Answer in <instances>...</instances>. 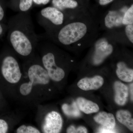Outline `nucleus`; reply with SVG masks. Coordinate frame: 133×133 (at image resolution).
I'll list each match as a JSON object with an SVG mask.
<instances>
[{
	"mask_svg": "<svg viewBox=\"0 0 133 133\" xmlns=\"http://www.w3.org/2000/svg\"><path fill=\"white\" fill-rule=\"evenodd\" d=\"M100 27L97 17L92 12L66 22L56 31L45 34L48 40L66 48L93 44L99 36Z\"/></svg>",
	"mask_w": 133,
	"mask_h": 133,
	"instance_id": "obj_1",
	"label": "nucleus"
},
{
	"mask_svg": "<svg viewBox=\"0 0 133 133\" xmlns=\"http://www.w3.org/2000/svg\"><path fill=\"white\" fill-rule=\"evenodd\" d=\"M8 41L13 50L19 56H30L39 40L35 31L29 12H19L9 19L8 26Z\"/></svg>",
	"mask_w": 133,
	"mask_h": 133,
	"instance_id": "obj_2",
	"label": "nucleus"
},
{
	"mask_svg": "<svg viewBox=\"0 0 133 133\" xmlns=\"http://www.w3.org/2000/svg\"><path fill=\"white\" fill-rule=\"evenodd\" d=\"M38 23L45 29V34L52 33L66 22L63 12L53 6L44 8L37 15Z\"/></svg>",
	"mask_w": 133,
	"mask_h": 133,
	"instance_id": "obj_3",
	"label": "nucleus"
},
{
	"mask_svg": "<svg viewBox=\"0 0 133 133\" xmlns=\"http://www.w3.org/2000/svg\"><path fill=\"white\" fill-rule=\"evenodd\" d=\"M28 75L29 82L23 83L20 87V92L23 96H27L31 93L33 85H46L49 82V77L43 65L36 63L30 65Z\"/></svg>",
	"mask_w": 133,
	"mask_h": 133,
	"instance_id": "obj_4",
	"label": "nucleus"
},
{
	"mask_svg": "<svg viewBox=\"0 0 133 133\" xmlns=\"http://www.w3.org/2000/svg\"><path fill=\"white\" fill-rule=\"evenodd\" d=\"M116 42L107 34L101 37H98L93 43L94 49L92 58L93 64L98 65L101 64L111 55L114 51L115 44Z\"/></svg>",
	"mask_w": 133,
	"mask_h": 133,
	"instance_id": "obj_5",
	"label": "nucleus"
},
{
	"mask_svg": "<svg viewBox=\"0 0 133 133\" xmlns=\"http://www.w3.org/2000/svg\"><path fill=\"white\" fill-rule=\"evenodd\" d=\"M39 42L41 48L44 50L42 57V64L47 71L50 78L55 81H61L64 78L65 73L63 69L56 64L55 53L50 50L47 41H39Z\"/></svg>",
	"mask_w": 133,
	"mask_h": 133,
	"instance_id": "obj_6",
	"label": "nucleus"
},
{
	"mask_svg": "<svg viewBox=\"0 0 133 133\" xmlns=\"http://www.w3.org/2000/svg\"><path fill=\"white\" fill-rule=\"evenodd\" d=\"M2 74L5 79L11 84H16L20 81L22 74L18 61L13 55H7L1 64Z\"/></svg>",
	"mask_w": 133,
	"mask_h": 133,
	"instance_id": "obj_7",
	"label": "nucleus"
},
{
	"mask_svg": "<svg viewBox=\"0 0 133 133\" xmlns=\"http://www.w3.org/2000/svg\"><path fill=\"white\" fill-rule=\"evenodd\" d=\"M52 6L63 13L66 22L88 12L85 9H80L76 0H52Z\"/></svg>",
	"mask_w": 133,
	"mask_h": 133,
	"instance_id": "obj_8",
	"label": "nucleus"
},
{
	"mask_svg": "<svg viewBox=\"0 0 133 133\" xmlns=\"http://www.w3.org/2000/svg\"><path fill=\"white\" fill-rule=\"evenodd\" d=\"M63 119L57 112L51 111L46 115L43 127L45 133H59L63 127Z\"/></svg>",
	"mask_w": 133,
	"mask_h": 133,
	"instance_id": "obj_9",
	"label": "nucleus"
},
{
	"mask_svg": "<svg viewBox=\"0 0 133 133\" xmlns=\"http://www.w3.org/2000/svg\"><path fill=\"white\" fill-rule=\"evenodd\" d=\"M104 79L101 76H96L92 78H84L77 83L79 88L83 90L89 91L98 89L103 85Z\"/></svg>",
	"mask_w": 133,
	"mask_h": 133,
	"instance_id": "obj_10",
	"label": "nucleus"
},
{
	"mask_svg": "<svg viewBox=\"0 0 133 133\" xmlns=\"http://www.w3.org/2000/svg\"><path fill=\"white\" fill-rule=\"evenodd\" d=\"M94 121L102 126V128L113 131L116 123L113 115L105 112H100L94 118Z\"/></svg>",
	"mask_w": 133,
	"mask_h": 133,
	"instance_id": "obj_11",
	"label": "nucleus"
},
{
	"mask_svg": "<svg viewBox=\"0 0 133 133\" xmlns=\"http://www.w3.org/2000/svg\"><path fill=\"white\" fill-rule=\"evenodd\" d=\"M114 88L115 92L114 100L117 104L120 106L125 105L128 95L127 87L119 81L115 82Z\"/></svg>",
	"mask_w": 133,
	"mask_h": 133,
	"instance_id": "obj_12",
	"label": "nucleus"
},
{
	"mask_svg": "<svg viewBox=\"0 0 133 133\" xmlns=\"http://www.w3.org/2000/svg\"><path fill=\"white\" fill-rule=\"evenodd\" d=\"M116 74L122 81L126 82H131L133 81V69L128 68L124 62L121 61L117 63Z\"/></svg>",
	"mask_w": 133,
	"mask_h": 133,
	"instance_id": "obj_13",
	"label": "nucleus"
},
{
	"mask_svg": "<svg viewBox=\"0 0 133 133\" xmlns=\"http://www.w3.org/2000/svg\"><path fill=\"white\" fill-rule=\"evenodd\" d=\"M77 101L79 109L86 114L96 113L99 111V107L97 104L84 98L79 97Z\"/></svg>",
	"mask_w": 133,
	"mask_h": 133,
	"instance_id": "obj_14",
	"label": "nucleus"
},
{
	"mask_svg": "<svg viewBox=\"0 0 133 133\" xmlns=\"http://www.w3.org/2000/svg\"><path fill=\"white\" fill-rule=\"evenodd\" d=\"M116 118L120 123L133 132V120L130 112L127 110H119L116 112Z\"/></svg>",
	"mask_w": 133,
	"mask_h": 133,
	"instance_id": "obj_15",
	"label": "nucleus"
},
{
	"mask_svg": "<svg viewBox=\"0 0 133 133\" xmlns=\"http://www.w3.org/2000/svg\"><path fill=\"white\" fill-rule=\"evenodd\" d=\"M62 108L65 114L69 116L76 117L81 115L79 109L75 102L70 105L66 104L63 105Z\"/></svg>",
	"mask_w": 133,
	"mask_h": 133,
	"instance_id": "obj_16",
	"label": "nucleus"
},
{
	"mask_svg": "<svg viewBox=\"0 0 133 133\" xmlns=\"http://www.w3.org/2000/svg\"><path fill=\"white\" fill-rule=\"evenodd\" d=\"M124 38L125 43H133V24L126 25L124 28Z\"/></svg>",
	"mask_w": 133,
	"mask_h": 133,
	"instance_id": "obj_17",
	"label": "nucleus"
},
{
	"mask_svg": "<svg viewBox=\"0 0 133 133\" xmlns=\"http://www.w3.org/2000/svg\"><path fill=\"white\" fill-rule=\"evenodd\" d=\"M33 4V0H20L16 11L19 12H28Z\"/></svg>",
	"mask_w": 133,
	"mask_h": 133,
	"instance_id": "obj_18",
	"label": "nucleus"
},
{
	"mask_svg": "<svg viewBox=\"0 0 133 133\" xmlns=\"http://www.w3.org/2000/svg\"><path fill=\"white\" fill-rule=\"evenodd\" d=\"M122 23L124 26L133 24V5L129 7L124 14L122 20Z\"/></svg>",
	"mask_w": 133,
	"mask_h": 133,
	"instance_id": "obj_19",
	"label": "nucleus"
},
{
	"mask_svg": "<svg viewBox=\"0 0 133 133\" xmlns=\"http://www.w3.org/2000/svg\"><path fill=\"white\" fill-rule=\"evenodd\" d=\"M17 133H40L41 132L37 128L31 126L22 125L17 129Z\"/></svg>",
	"mask_w": 133,
	"mask_h": 133,
	"instance_id": "obj_20",
	"label": "nucleus"
},
{
	"mask_svg": "<svg viewBox=\"0 0 133 133\" xmlns=\"http://www.w3.org/2000/svg\"><path fill=\"white\" fill-rule=\"evenodd\" d=\"M9 126L5 120L0 119V133H6L8 131Z\"/></svg>",
	"mask_w": 133,
	"mask_h": 133,
	"instance_id": "obj_21",
	"label": "nucleus"
},
{
	"mask_svg": "<svg viewBox=\"0 0 133 133\" xmlns=\"http://www.w3.org/2000/svg\"><path fill=\"white\" fill-rule=\"evenodd\" d=\"M88 132L87 128L83 126H80L77 128H75L74 133H87Z\"/></svg>",
	"mask_w": 133,
	"mask_h": 133,
	"instance_id": "obj_22",
	"label": "nucleus"
},
{
	"mask_svg": "<svg viewBox=\"0 0 133 133\" xmlns=\"http://www.w3.org/2000/svg\"><path fill=\"white\" fill-rule=\"evenodd\" d=\"M33 2L37 5H46L48 4L50 0H33Z\"/></svg>",
	"mask_w": 133,
	"mask_h": 133,
	"instance_id": "obj_23",
	"label": "nucleus"
},
{
	"mask_svg": "<svg viewBox=\"0 0 133 133\" xmlns=\"http://www.w3.org/2000/svg\"><path fill=\"white\" fill-rule=\"evenodd\" d=\"M114 0H99V4L101 6H105L112 2Z\"/></svg>",
	"mask_w": 133,
	"mask_h": 133,
	"instance_id": "obj_24",
	"label": "nucleus"
},
{
	"mask_svg": "<svg viewBox=\"0 0 133 133\" xmlns=\"http://www.w3.org/2000/svg\"><path fill=\"white\" fill-rule=\"evenodd\" d=\"M7 30L8 26H5L0 22V36H2Z\"/></svg>",
	"mask_w": 133,
	"mask_h": 133,
	"instance_id": "obj_25",
	"label": "nucleus"
},
{
	"mask_svg": "<svg viewBox=\"0 0 133 133\" xmlns=\"http://www.w3.org/2000/svg\"><path fill=\"white\" fill-rule=\"evenodd\" d=\"M5 16V12L3 8L0 4V22L3 20Z\"/></svg>",
	"mask_w": 133,
	"mask_h": 133,
	"instance_id": "obj_26",
	"label": "nucleus"
},
{
	"mask_svg": "<svg viewBox=\"0 0 133 133\" xmlns=\"http://www.w3.org/2000/svg\"><path fill=\"white\" fill-rule=\"evenodd\" d=\"M100 133H114L115 132L114 131H111V130H108V129H106L102 127L99 129Z\"/></svg>",
	"mask_w": 133,
	"mask_h": 133,
	"instance_id": "obj_27",
	"label": "nucleus"
},
{
	"mask_svg": "<svg viewBox=\"0 0 133 133\" xmlns=\"http://www.w3.org/2000/svg\"><path fill=\"white\" fill-rule=\"evenodd\" d=\"M133 83H132V84H131V85H130V92H131V99L132 101H133Z\"/></svg>",
	"mask_w": 133,
	"mask_h": 133,
	"instance_id": "obj_28",
	"label": "nucleus"
}]
</instances>
